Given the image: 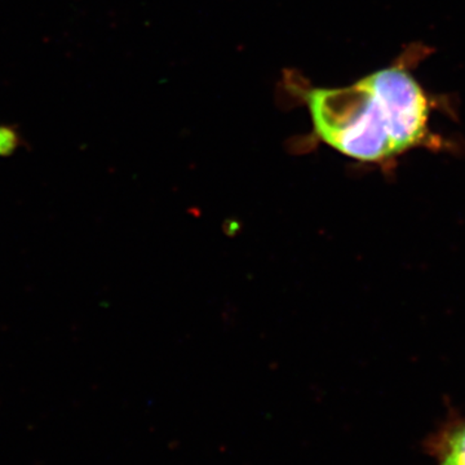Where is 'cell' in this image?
Instances as JSON below:
<instances>
[{
    "instance_id": "obj_1",
    "label": "cell",
    "mask_w": 465,
    "mask_h": 465,
    "mask_svg": "<svg viewBox=\"0 0 465 465\" xmlns=\"http://www.w3.org/2000/svg\"><path fill=\"white\" fill-rule=\"evenodd\" d=\"M318 139L361 162H384L424 142L430 103L414 76L388 67L356 84L300 91Z\"/></svg>"
},
{
    "instance_id": "obj_3",
    "label": "cell",
    "mask_w": 465,
    "mask_h": 465,
    "mask_svg": "<svg viewBox=\"0 0 465 465\" xmlns=\"http://www.w3.org/2000/svg\"><path fill=\"white\" fill-rule=\"evenodd\" d=\"M25 145V139L17 124H0V157H12Z\"/></svg>"
},
{
    "instance_id": "obj_2",
    "label": "cell",
    "mask_w": 465,
    "mask_h": 465,
    "mask_svg": "<svg viewBox=\"0 0 465 465\" xmlns=\"http://www.w3.org/2000/svg\"><path fill=\"white\" fill-rule=\"evenodd\" d=\"M430 446L440 465H465V421L446 428Z\"/></svg>"
}]
</instances>
